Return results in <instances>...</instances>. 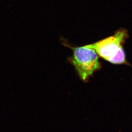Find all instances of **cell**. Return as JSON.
I'll return each mask as SVG.
<instances>
[{
  "mask_svg": "<svg viewBox=\"0 0 132 132\" xmlns=\"http://www.w3.org/2000/svg\"><path fill=\"white\" fill-rule=\"evenodd\" d=\"M128 37L127 30L120 28L113 35L85 46L94 50L100 57L111 64L130 65L123 47Z\"/></svg>",
  "mask_w": 132,
  "mask_h": 132,
  "instance_id": "obj_1",
  "label": "cell"
},
{
  "mask_svg": "<svg viewBox=\"0 0 132 132\" xmlns=\"http://www.w3.org/2000/svg\"><path fill=\"white\" fill-rule=\"evenodd\" d=\"M71 63L80 79L87 82L94 72L100 69L99 55L95 51L86 46L72 47Z\"/></svg>",
  "mask_w": 132,
  "mask_h": 132,
  "instance_id": "obj_2",
  "label": "cell"
}]
</instances>
